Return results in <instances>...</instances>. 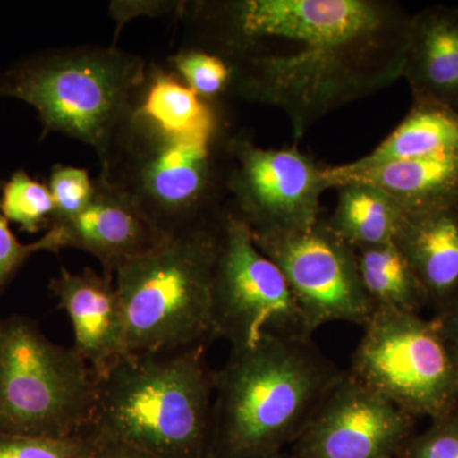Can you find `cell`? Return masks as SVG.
<instances>
[{
	"label": "cell",
	"mask_w": 458,
	"mask_h": 458,
	"mask_svg": "<svg viewBox=\"0 0 458 458\" xmlns=\"http://www.w3.org/2000/svg\"><path fill=\"white\" fill-rule=\"evenodd\" d=\"M388 0H183L182 47L231 66L229 96L278 108L295 140L401 78L410 25Z\"/></svg>",
	"instance_id": "obj_1"
},
{
	"label": "cell",
	"mask_w": 458,
	"mask_h": 458,
	"mask_svg": "<svg viewBox=\"0 0 458 458\" xmlns=\"http://www.w3.org/2000/svg\"><path fill=\"white\" fill-rule=\"evenodd\" d=\"M343 372L311 339L232 349L214 372L208 458H282Z\"/></svg>",
	"instance_id": "obj_2"
},
{
	"label": "cell",
	"mask_w": 458,
	"mask_h": 458,
	"mask_svg": "<svg viewBox=\"0 0 458 458\" xmlns=\"http://www.w3.org/2000/svg\"><path fill=\"white\" fill-rule=\"evenodd\" d=\"M207 345L126 355L98 382L92 429L161 458H208L214 372Z\"/></svg>",
	"instance_id": "obj_3"
},
{
	"label": "cell",
	"mask_w": 458,
	"mask_h": 458,
	"mask_svg": "<svg viewBox=\"0 0 458 458\" xmlns=\"http://www.w3.org/2000/svg\"><path fill=\"white\" fill-rule=\"evenodd\" d=\"M147 66L114 44L44 50L0 72V98L35 108L42 138L66 135L92 148L101 162L134 114Z\"/></svg>",
	"instance_id": "obj_4"
},
{
	"label": "cell",
	"mask_w": 458,
	"mask_h": 458,
	"mask_svg": "<svg viewBox=\"0 0 458 458\" xmlns=\"http://www.w3.org/2000/svg\"><path fill=\"white\" fill-rule=\"evenodd\" d=\"M231 134L214 141L181 140L134 113L99 174L128 192L165 236L203 227L227 208Z\"/></svg>",
	"instance_id": "obj_5"
},
{
	"label": "cell",
	"mask_w": 458,
	"mask_h": 458,
	"mask_svg": "<svg viewBox=\"0 0 458 458\" xmlns=\"http://www.w3.org/2000/svg\"><path fill=\"white\" fill-rule=\"evenodd\" d=\"M222 216L165 237L116 271L129 354L180 351L216 339L213 276Z\"/></svg>",
	"instance_id": "obj_6"
},
{
	"label": "cell",
	"mask_w": 458,
	"mask_h": 458,
	"mask_svg": "<svg viewBox=\"0 0 458 458\" xmlns=\"http://www.w3.org/2000/svg\"><path fill=\"white\" fill-rule=\"evenodd\" d=\"M99 378L71 346L51 342L38 322L0 319V433L63 437L89 432Z\"/></svg>",
	"instance_id": "obj_7"
},
{
	"label": "cell",
	"mask_w": 458,
	"mask_h": 458,
	"mask_svg": "<svg viewBox=\"0 0 458 458\" xmlns=\"http://www.w3.org/2000/svg\"><path fill=\"white\" fill-rule=\"evenodd\" d=\"M352 376L410 417H443L458 408L451 346L434 319L376 310L364 325Z\"/></svg>",
	"instance_id": "obj_8"
},
{
	"label": "cell",
	"mask_w": 458,
	"mask_h": 458,
	"mask_svg": "<svg viewBox=\"0 0 458 458\" xmlns=\"http://www.w3.org/2000/svg\"><path fill=\"white\" fill-rule=\"evenodd\" d=\"M212 295L214 337L227 340L232 349L312 337L282 270L227 208L218 225Z\"/></svg>",
	"instance_id": "obj_9"
},
{
	"label": "cell",
	"mask_w": 458,
	"mask_h": 458,
	"mask_svg": "<svg viewBox=\"0 0 458 458\" xmlns=\"http://www.w3.org/2000/svg\"><path fill=\"white\" fill-rule=\"evenodd\" d=\"M227 209L252 234L311 229L321 216V197L333 189L327 167L297 148L265 149L245 131L228 144Z\"/></svg>",
	"instance_id": "obj_10"
},
{
	"label": "cell",
	"mask_w": 458,
	"mask_h": 458,
	"mask_svg": "<svg viewBox=\"0 0 458 458\" xmlns=\"http://www.w3.org/2000/svg\"><path fill=\"white\" fill-rule=\"evenodd\" d=\"M252 237L282 270L310 333L330 322H369L375 307L361 284L357 251L334 233L327 219L307 231Z\"/></svg>",
	"instance_id": "obj_11"
},
{
	"label": "cell",
	"mask_w": 458,
	"mask_h": 458,
	"mask_svg": "<svg viewBox=\"0 0 458 458\" xmlns=\"http://www.w3.org/2000/svg\"><path fill=\"white\" fill-rule=\"evenodd\" d=\"M414 420L346 370L282 458L399 457Z\"/></svg>",
	"instance_id": "obj_12"
},
{
	"label": "cell",
	"mask_w": 458,
	"mask_h": 458,
	"mask_svg": "<svg viewBox=\"0 0 458 458\" xmlns=\"http://www.w3.org/2000/svg\"><path fill=\"white\" fill-rule=\"evenodd\" d=\"M92 201L82 213L54 223L38 242L42 251L74 249L98 259L105 276L114 278L126 262L152 251L165 234L141 212L134 199L101 174L95 179Z\"/></svg>",
	"instance_id": "obj_13"
},
{
	"label": "cell",
	"mask_w": 458,
	"mask_h": 458,
	"mask_svg": "<svg viewBox=\"0 0 458 458\" xmlns=\"http://www.w3.org/2000/svg\"><path fill=\"white\" fill-rule=\"evenodd\" d=\"M57 307L71 319L74 345L98 378L129 355L125 316L114 278L86 267L72 273L65 267L50 280Z\"/></svg>",
	"instance_id": "obj_14"
},
{
	"label": "cell",
	"mask_w": 458,
	"mask_h": 458,
	"mask_svg": "<svg viewBox=\"0 0 458 458\" xmlns=\"http://www.w3.org/2000/svg\"><path fill=\"white\" fill-rule=\"evenodd\" d=\"M401 78L414 102L458 113V7L433 5L411 14Z\"/></svg>",
	"instance_id": "obj_15"
},
{
	"label": "cell",
	"mask_w": 458,
	"mask_h": 458,
	"mask_svg": "<svg viewBox=\"0 0 458 458\" xmlns=\"http://www.w3.org/2000/svg\"><path fill=\"white\" fill-rule=\"evenodd\" d=\"M333 189L363 182L386 192L406 214L458 207V153L391 162L369 168L327 167Z\"/></svg>",
	"instance_id": "obj_16"
},
{
	"label": "cell",
	"mask_w": 458,
	"mask_h": 458,
	"mask_svg": "<svg viewBox=\"0 0 458 458\" xmlns=\"http://www.w3.org/2000/svg\"><path fill=\"white\" fill-rule=\"evenodd\" d=\"M438 311L458 300V207L406 214L394 240Z\"/></svg>",
	"instance_id": "obj_17"
},
{
	"label": "cell",
	"mask_w": 458,
	"mask_h": 458,
	"mask_svg": "<svg viewBox=\"0 0 458 458\" xmlns=\"http://www.w3.org/2000/svg\"><path fill=\"white\" fill-rule=\"evenodd\" d=\"M134 113L181 140L214 141L229 132L223 105L205 101L170 69L156 63L147 66Z\"/></svg>",
	"instance_id": "obj_18"
},
{
	"label": "cell",
	"mask_w": 458,
	"mask_h": 458,
	"mask_svg": "<svg viewBox=\"0 0 458 458\" xmlns=\"http://www.w3.org/2000/svg\"><path fill=\"white\" fill-rule=\"evenodd\" d=\"M447 153H458L457 111L441 105L414 102L405 119L381 144L369 155L346 165L369 168Z\"/></svg>",
	"instance_id": "obj_19"
},
{
	"label": "cell",
	"mask_w": 458,
	"mask_h": 458,
	"mask_svg": "<svg viewBox=\"0 0 458 458\" xmlns=\"http://www.w3.org/2000/svg\"><path fill=\"white\" fill-rule=\"evenodd\" d=\"M335 209L327 219L344 242L355 251L394 242L406 213L376 186L348 182L337 186Z\"/></svg>",
	"instance_id": "obj_20"
},
{
	"label": "cell",
	"mask_w": 458,
	"mask_h": 458,
	"mask_svg": "<svg viewBox=\"0 0 458 458\" xmlns=\"http://www.w3.org/2000/svg\"><path fill=\"white\" fill-rule=\"evenodd\" d=\"M364 291L376 310L419 313L427 297L396 243L357 251Z\"/></svg>",
	"instance_id": "obj_21"
},
{
	"label": "cell",
	"mask_w": 458,
	"mask_h": 458,
	"mask_svg": "<svg viewBox=\"0 0 458 458\" xmlns=\"http://www.w3.org/2000/svg\"><path fill=\"white\" fill-rule=\"evenodd\" d=\"M0 213L27 233L35 234L47 229L54 216L50 190L25 170H17L3 185Z\"/></svg>",
	"instance_id": "obj_22"
},
{
	"label": "cell",
	"mask_w": 458,
	"mask_h": 458,
	"mask_svg": "<svg viewBox=\"0 0 458 458\" xmlns=\"http://www.w3.org/2000/svg\"><path fill=\"white\" fill-rule=\"evenodd\" d=\"M165 68L205 101L222 105L223 98L231 93V66L208 51L180 47L167 57Z\"/></svg>",
	"instance_id": "obj_23"
},
{
	"label": "cell",
	"mask_w": 458,
	"mask_h": 458,
	"mask_svg": "<svg viewBox=\"0 0 458 458\" xmlns=\"http://www.w3.org/2000/svg\"><path fill=\"white\" fill-rule=\"evenodd\" d=\"M92 443V428L63 438L0 433V458H86Z\"/></svg>",
	"instance_id": "obj_24"
},
{
	"label": "cell",
	"mask_w": 458,
	"mask_h": 458,
	"mask_svg": "<svg viewBox=\"0 0 458 458\" xmlns=\"http://www.w3.org/2000/svg\"><path fill=\"white\" fill-rule=\"evenodd\" d=\"M47 188L54 201V225L82 213L95 197L96 182L84 168L59 164L51 168Z\"/></svg>",
	"instance_id": "obj_25"
},
{
	"label": "cell",
	"mask_w": 458,
	"mask_h": 458,
	"mask_svg": "<svg viewBox=\"0 0 458 458\" xmlns=\"http://www.w3.org/2000/svg\"><path fill=\"white\" fill-rule=\"evenodd\" d=\"M401 458H458V408L432 419L430 426L412 434Z\"/></svg>",
	"instance_id": "obj_26"
},
{
	"label": "cell",
	"mask_w": 458,
	"mask_h": 458,
	"mask_svg": "<svg viewBox=\"0 0 458 458\" xmlns=\"http://www.w3.org/2000/svg\"><path fill=\"white\" fill-rule=\"evenodd\" d=\"M38 252H42L38 240L32 243H21L9 227L7 219L0 213V297L21 267Z\"/></svg>",
	"instance_id": "obj_27"
},
{
	"label": "cell",
	"mask_w": 458,
	"mask_h": 458,
	"mask_svg": "<svg viewBox=\"0 0 458 458\" xmlns=\"http://www.w3.org/2000/svg\"><path fill=\"white\" fill-rule=\"evenodd\" d=\"M183 0H114L108 5L110 17L116 22L114 45L126 23L138 17L176 16Z\"/></svg>",
	"instance_id": "obj_28"
},
{
	"label": "cell",
	"mask_w": 458,
	"mask_h": 458,
	"mask_svg": "<svg viewBox=\"0 0 458 458\" xmlns=\"http://www.w3.org/2000/svg\"><path fill=\"white\" fill-rule=\"evenodd\" d=\"M93 432L92 447L86 458H161Z\"/></svg>",
	"instance_id": "obj_29"
},
{
	"label": "cell",
	"mask_w": 458,
	"mask_h": 458,
	"mask_svg": "<svg viewBox=\"0 0 458 458\" xmlns=\"http://www.w3.org/2000/svg\"><path fill=\"white\" fill-rule=\"evenodd\" d=\"M450 345H458V300L445 307L434 318Z\"/></svg>",
	"instance_id": "obj_30"
},
{
	"label": "cell",
	"mask_w": 458,
	"mask_h": 458,
	"mask_svg": "<svg viewBox=\"0 0 458 458\" xmlns=\"http://www.w3.org/2000/svg\"><path fill=\"white\" fill-rule=\"evenodd\" d=\"M450 346H451L452 361H454V377H456V387H457V394H458V345H450Z\"/></svg>",
	"instance_id": "obj_31"
},
{
	"label": "cell",
	"mask_w": 458,
	"mask_h": 458,
	"mask_svg": "<svg viewBox=\"0 0 458 458\" xmlns=\"http://www.w3.org/2000/svg\"><path fill=\"white\" fill-rule=\"evenodd\" d=\"M394 458H401V456H399V457H394Z\"/></svg>",
	"instance_id": "obj_32"
}]
</instances>
